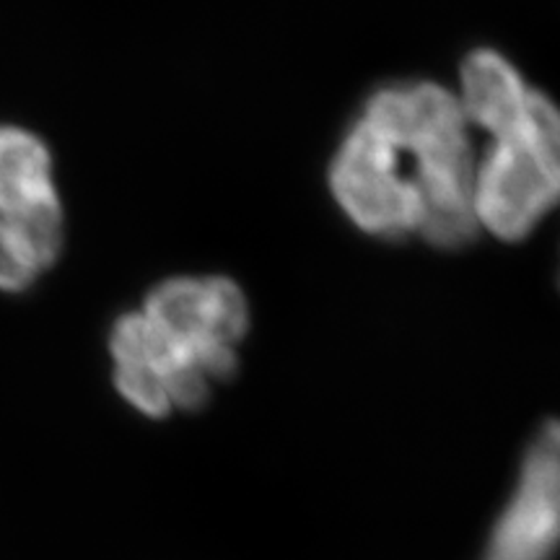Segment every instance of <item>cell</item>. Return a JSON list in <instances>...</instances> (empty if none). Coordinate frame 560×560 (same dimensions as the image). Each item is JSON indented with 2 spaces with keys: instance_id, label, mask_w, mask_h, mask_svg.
I'll use <instances>...</instances> for the list:
<instances>
[{
  "instance_id": "obj_4",
  "label": "cell",
  "mask_w": 560,
  "mask_h": 560,
  "mask_svg": "<svg viewBox=\"0 0 560 560\" xmlns=\"http://www.w3.org/2000/svg\"><path fill=\"white\" fill-rule=\"evenodd\" d=\"M560 550V420L524 454L514 493L495 522L486 560H552Z\"/></svg>"
},
{
  "instance_id": "obj_3",
  "label": "cell",
  "mask_w": 560,
  "mask_h": 560,
  "mask_svg": "<svg viewBox=\"0 0 560 560\" xmlns=\"http://www.w3.org/2000/svg\"><path fill=\"white\" fill-rule=\"evenodd\" d=\"M161 342L192 380L213 392L236 371V353L249 327L240 285L223 276L170 278L143 301Z\"/></svg>"
},
{
  "instance_id": "obj_5",
  "label": "cell",
  "mask_w": 560,
  "mask_h": 560,
  "mask_svg": "<svg viewBox=\"0 0 560 560\" xmlns=\"http://www.w3.org/2000/svg\"><path fill=\"white\" fill-rule=\"evenodd\" d=\"M0 210L24 219H62L52 153L37 132L0 125Z\"/></svg>"
},
{
  "instance_id": "obj_6",
  "label": "cell",
  "mask_w": 560,
  "mask_h": 560,
  "mask_svg": "<svg viewBox=\"0 0 560 560\" xmlns=\"http://www.w3.org/2000/svg\"><path fill=\"white\" fill-rule=\"evenodd\" d=\"M66 221L24 219L0 210V291L21 293L60 257Z\"/></svg>"
},
{
  "instance_id": "obj_2",
  "label": "cell",
  "mask_w": 560,
  "mask_h": 560,
  "mask_svg": "<svg viewBox=\"0 0 560 560\" xmlns=\"http://www.w3.org/2000/svg\"><path fill=\"white\" fill-rule=\"evenodd\" d=\"M457 100L490 136L475 177L478 226L520 242L560 202V107L488 47L462 62Z\"/></svg>"
},
{
  "instance_id": "obj_1",
  "label": "cell",
  "mask_w": 560,
  "mask_h": 560,
  "mask_svg": "<svg viewBox=\"0 0 560 560\" xmlns=\"http://www.w3.org/2000/svg\"><path fill=\"white\" fill-rule=\"evenodd\" d=\"M475 177L470 122L431 81L376 89L330 166L335 200L361 231L387 242L418 234L436 249L478 236Z\"/></svg>"
}]
</instances>
